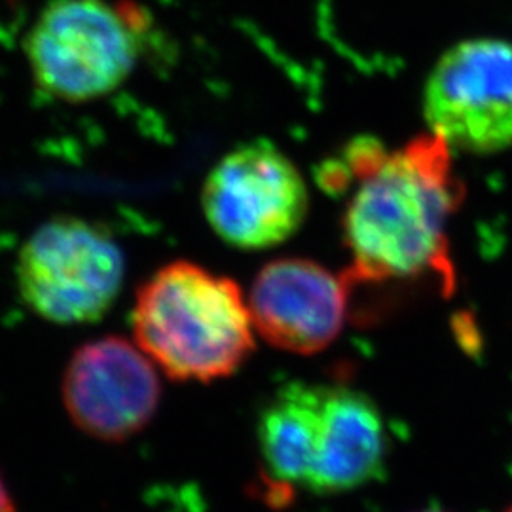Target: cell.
<instances>
[{"label": "cell", "mask_w": 512, "mask_h": 512, "mask_svg": "<svg viewBox=\"0 0 512 512\" xmlns=\"http://www.w3.org/2000/svg\"><path fill=\"white\" fill-rule=\"evenodd\" d=\"M357 179L342 219L351 255L349 281L384 283L437 275L452 289L448 222L463 200L452 148L435 133L387 152L374 139H357L346 152Z\"/></svg>", "instance_id": "cell-1"}, {"label": "cell", "mask_w": 512, "mask_h": 512, "mask_svg": "<svg viewBox=\"0 0 512 512\" xmlns=\"http://www.w3.org/2000/svg\"><path fill=\"white\" fill-rule=\"evenodd\" d=\"M133 342L177 382L232 376L255 349V325L238 283L186 260L160 268L137 291Z\"/></svg>", "instance_id": "cell-2"}, {"label": "cell", "mask_w": 512, "mask_h": 512, "mask_svg": "<svg viewBox=\"0 0 512 512\" xmlns=\"http://www.w3.org/2000/svg\"><path fill=\"white\" fill-rule=\"evenodd\" d=\"M148 31L131 0H52L25 38L40 92L86 103L118 90L135 71Z\"/></svg>", "instance_id": "cell-3"}, {"label": "cell", "mask_w": 512, "mask_h": 512, "mask_svg": "<svg viewBox=\"0 0 512 512\" xmlns=\"http://www.w3.org/2000/svg\"><path fill=\"white\" fill-rule=\"evenodd\" d=\"M124 253L105 228L78 217H55L25 241L16 279L25 306L55 325L99 321L124 283Z\"/></svg>", "instance_id": "cell-4"}, {"label": "cell", "mask_w": 512, "mask_h": 512, "mask_svg": "<svg viewBox=\"0 0 512 512\" xmlns=\"http://www.w3.org/2000/svg\"><path fill=\"white\" fill-rule=\"evenodd\" d=\"M202 205L222 241L258 251L293 238L308 217L310 192L291 158L258 139L234 148L209 171Z\"/></svg>", "instance_id": "cell-5"}, {"label": "cell", "mask_w": 512, "mask_h": 512, "mask_svg": "<svg viewBox=\"0 0 512 512\" xmlns=\"http://www.w3.org/2000/svg\"><path fill=\"white\" fill-rule=\"evenodd\" d=\"M423 116L452 150L512 147V42L471 38L446 50L427 78Z\"/></svg>", "instance_id": "cell-6"}, {"label": "cell", "mask_w": 512, "mask_h": 512, "mask_svg": "<svg viewBox=\"0 0 512 512\" xmlns=\"http://www.w3.org/2000/svg\"><path fill=\"white\" fill-rule=\"evenodd\" d=\"M61 397L82 433L103 442H124L156 416L162 384L158 366L135 342L103 336L74 351Z\"/></svg>", "instance_id": "cell-7"}, {"label": "cell", "mask_w": 512, "mask_h": 512, "mask_svg": "<svg viewBox=\"0 0 512 512\" xmlns=\"http://www.w3.org/2000/svg\"><path fill=\"white\" fill-rule=\"evenodd\" d=\"M247 302L256 334L270 346L315 355L344 329L349 279L308 258H277L256 274Z\"/></svg>", "instance_id": "cell-8"}, {"label": "cell", "mask_w": 512, "mask_h": 512, "mask_svg": "<svg viewBox=\"0 0 512 512\" xmlns=\"http://www.w3.org/2000/svg\"><path fill=\"white\" fill-rule=\"evenodd\" d=\"M389 437L380 408L357 389L325 385L319 442L306 488L344 494L385 471Z\"/></svg>", "instance_id": "cell-9"}, {"label": "cell", "mask_w": 512, "mask_h": 512, "mask_svg": "<svg viewBox=\"0 0 512 512\" xmlns=\"http://www.w3.org/2000/svg\"><path fill=\"white\" fill-rule=\"evenodd\" d=\"M325 385H283L260 414L256 437L266 471L287 484L306 482L317 454Z\"/></svg>", "instance_id": "cell-10"}, {"label": "cell", "mask_w": 512, "mask_h": 512, "mask_svg": "<svg viewBox=\"0 0 512 512\" xmlns=\"http://www.w3.org/2000/svg\"><path fill=\"white\" fill-rule=\"evenodd\" d=\"M0 512H16L14 497L10 494L2 475H0Z\"/></svg>", "instance_id": "cell-11"}, {"label": "cell", "mask_w": 512, "mask_h": 512, "mask_svg": "<svg viewBox=\"0 0 512 512\" xmlns=\"http://www.w3.org/2000/svg\"><path fill=\"white\" fill-rule=\"evenodd\" d=\"M425 512H439V511H425Z\"/></svg>", "instance_id": "cell-12"}, {"label": "cell", "mask_w": 512, "mask_h": 512, "mask_svg": "<svg viewBox=\"0 0 512 512\" xmlns=\"http://www.w3.org/2000/svg\"><path fill=\"white\" fill-rule=\"evenodd\" d=\"M507 512H512V507H511V509H509V511H507Z\"/></svg>", "instance_id": "cell-13"}]
</instances>
